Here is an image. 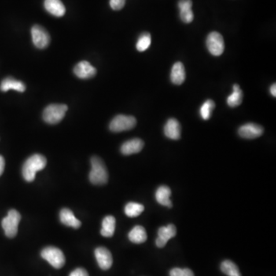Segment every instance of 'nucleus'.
<instances>
[{"label":"nucleus","instance_id":"1","mask_svg":"<svg viewBox=\"0 0 276 276\" xmlns=\"http://www.w3.org/2000/svg\"><path fill=\"white\" fill-rule=\"evenodd\" d=\"M47 164V160L43 155L36 154L29 157L23 166V176L27 182H32L35 180L38 171L43 170Z\"/></svg>","mask_w":276,"mask_h":276},{"label":"nucleus","instance_id":"2","mask_svg":"<svg viewBox=\"0 0 276 276\" xmlns=\"http://www.w3.org/2000/svg\"><path fill=\"white\" fill-rule=\"evenodd\" d=\"M92 170L89 174V180L94 185H104L108 181V173L106 166L98 156H92L91 159Z\"/></svg>","mask_w":276,"mask_h":276},{"label":"nucleus","instance_id":"3","mask_svg":"<svg viewBox=\"0 0 276 276\" xmlns=\"http://www.w3.org/2000/svg\"><path fill=\"white\" fill-rule=\"evenodd\" d=\"M68 111L66 104H52L43 111V120L49 124H56L62 120Z\"/></svg>","mask_w":276,"mask_h":276},{"label":"nucleus","instance_id":"4","mask_svg":"<svg viewBox=\"0 0 276 276\" xmlns=\"http://www.w3.org/2000/svg\"><path fill=\"white\" fill-rule=\"evenodd\" d=\"M21 220V215L17 210H11L6 217L2 221V226L5 231V236L9 238H14L17 235L18 227Z\"/></svg>","mask_w":276,"mask_h":276},{"label":"nucleus","instance_id":"5","mask_svg":"<svg viewBox=\"0 0 276 276\" xmlns=\"http://www.w3.org/2000/svg\"><path fill=\"white\" fill-rule=\"evenodd\" d=\"M137 124V120L133 116L119 115L113 118L110 123L109 128L112 132H122L134 128Z\"/></svg>","mask_w":276,"mask_h":276},{"label":"nucleus","instance_id":"6","mask_svg":"<svg viewBox=\"0 0 276 276\" xmlns=\"http://www.w3.org/2000/svg\"><path fill=\"white\" fill-rule=\"evenodd\" d=\"M41 256L56 269H61L65 263L64 253L56 247L49 246L44 248L41 252Z\"/></svg>","mask_w":276,"mask_h":276},{"label":"nucleus","instance_id":"7","mask_svg":"<svg viewBox=\"0 0 276 276\" xmlns=\"http://www.w3.org/2000/svg\"><path fill=\"white\" fill-rule=\"evenodd\" d=\"M207 46L210 54L214 56H221L225 50L224 39L217 31H212L207 36Z\"/></svg>","mask_w":276,"mask_h":276},{"label":"nucleus","instance_id":"8","mask_svg":"<svg viewBox=\"0 0 276 276\" xmlns=\"http://www.w3.org/2000/svg\"><path fill=\"white\" fill-rule=\"evenodd\" d=\"M31 38L35 47L44 49L49 46L51 37L47 30L39 25H35L31 30Z\"/></svg>","mask_w":276,"mask_h":276},{"label":"nucleus","instance_id":"9","mask_svg":"<svg viewBox=\"0 0 276 276\" xmlns=\"http://www.w3.org/2000/svg\"><path fill=\"white\" fill-rule=\"evenodd\" d=\"M263 132V127L254 123H245L241 126L238 130L240 137L245 139H255L262 136Z\"/></svg>","mask_w":276,"mask_h":276},{"label":"nucleus","instance_id":"10","mask_svg":"<svg viewBox=\"0 0 276 276\" xmlns=\"http://www.w3.org/2000/svg\"><path fill=\"white\" fill-rule=\"evenodd\" d=\"M177 235V228L174 225L170 224L167 226L160 227L158 230V237L156 240V245L158 248H163L167 245L170 239L174 238Z\"/></svg>","mask_w":276,"mask_h":276},{"label":"nucleus","instance_id":"11","mask_svg":"<svg viewBox=\"0 0 276 276\" xmlns=\"http://www.w3.org/2000/svg\"><path fill=\"white\" fill-rule=\"evenodd\" d=\"M98 266L103 270H108L113 264V258L111 252L104 247H98L94 251Z\"/></svg>","mask_w":276,"mask_h":276},{"label":"nucleus","instance_id":"12","mask_svg":"<svg viewBox=\"0 0 276 276\" xmlns=\"http://www.w3.org/2000/svg\"><path fill=\"white\" fill-rule=\"evenodd\" d=\"M74 73L81 79H89L95 76L97 70L89 61H82L75 65Z\"/></svg>","mask_w":276,"mask_h":276},{"label":"nucleus","instance_id":"13","mask_svg":"<svg viewBox=\"0 0 276 276\" xmlns=\"http://www.w3.org/2000/svg\"><path fill=\"white\" fill-rule=\"evenodd\" d=\"M164 134L170 139L177 141L181 137V126L175 118H170L164 126Z\"/></svg>","mask_w":276,"mask_h":276},{"label":"nucleus","instance_id":"14","mask_svg":"<svg viewBox=\"0 0 276 276\" xmlns=\"http://www.w3.org/2000/svg\"><path fill=\"white\" fill-rule=\"evenodd\" d=\"M144 146V141L139 138L129 140L122 144L121 151L123 155H131L139 153Z\"/></svg>","mask_w":276,"mask_h":276},{"label":"nucleus","instance_id":"15","mask_svg":"<svg viewBox=\"0 0 276 276\" xmlns=\"http://www.w3.org/2000/svg\"><path fill=\"white\" fill-rule=\"evenodd\" d=\"M44 6L49 13L56 17H61L66 11L61 0H45Z\"/></svg>","mask_w":276,"mask_h":276},{"label":"nucleus","instance_id":"16","mask_svg":"<svg viewBox=\"0 0 276 276\" xmlns=\"http://www.w3.org/2000/svg\"><path fill=\"white\" fill-rule=\"evenodd\" d=\"M186 79V71L184 64L181 61L176 62L173 65L170 73V80L176 85H181Z\"/></svg>","mask_w":276,"mask_h":276},{"label":"nucleus","instance_id":"17","mask_svg":"<svg viewBox=\"0 0 276 276\" xmlns=\"http://www.w3.org/2000/svg\"><path fill=\"white\" fill-rule=\"evenodd\" d=\"M26 85L21 81H18L12 77L4 78L0 85V90L3 92L9 90H15L16 92H23L26 90Z\"/></svg>","mask_w":276,"mask_h":276},{"label":"nucleus","instance_id":"18","mask_svg":"<svg viewBox=\"0 0 276 276\" xmlns=\"http://www.w3.org/2000/svg\"><path fill=\"white\" fill-rule=\"evenodd\" d=\"M60 220L61 223L67 226H71V227L78 229L82 225L80 220H78L73 213L69 209H62L60 212Z\"/></svg>","mask_w":276,"mask_h":276},{"label":"nucleus","instance_id":"19","mask_svg":"<svg viewBox=\"0 0 276 276\" xmlns=\"http://www.w3.org/2000/svg\"><path fill=\"white\" fill-rule=\"evenodd\" d=\"M171 196V190L167 186H161L156 189V200L157 203H160V205L171 208L173 207L172 201L170 200V197Z\"/></svg>","mask_w":276,"mask_h":276},{"label":"nucleus","instance_id":"20","mask_svg":"<svg viewBox=\"0 0 276 276\" xmlns=\"http://www.w3.org/2000/svg\"><path fill=\"white\" fill-rule=\"evenodd\" d=\"M128 238L130 242L136 243V244H141V243L146 242L148 239L146 230L143 226H136L133 228L132 230L129 233Z\"/></svg>","mask_w":276,"mask_h":276},{"label":"nucleus","instance_id":"21","mask_svg":"<svg viewBox=\"0 0 276 276\" xmlns=\"http://www.w3.org/2000/svg\"><path fill=\"white\" fill-rule=\"evenodd\" d=\"M116 220L112 215H107L102 221V229L101 230V235L104 237H111L113 236L115 231Z\"/></svg>","mask_w":276,"mask_h":276},{"label":"nucleus","instance_id":"22","mask_svg":"<svg viewBox=\"0 0 276 276\" xmlns=\"http://www.w3.org/2000/svg\"><path fill=\"white\" fill-rule=\"evenodd\" d=\"M243 92L240 89L239 85H233V92L229 97H227V104L231 108H236L239 106L243 102Z\"/></svg>","mask_w":276,"mask_h":276},{"label":"nucleus","instance_id":"23","mask_svg":"<svg viewBox=\"0 0 276 276\" xmlns=\"http://www.w3.org/2000/svg\"><path fill=\"white\" fill-rule=\"evenodd\" d=\"M221 270L228 276H242L238 266L230 260H225L221 264Z\"/></svg>","mask_w":276,"mask_h":276},{"label":"nucleus","instance_id":"24","mask_svg":"<svg viewBox=\"0 0 276 276\" xmlns=\"http://www.w3.org/2000/svg\"><path fill=\"white\" fill-rule=\"evenodd\" d=\"M144 210V207L142 204L130 202L126 205L124 212L129 217H137L138 215H141Z\"/></svg>","mask_w":276,"mask_h":276},{"label":"nucleus","instance_id":"25","mask_svg":"<svg viewBox=\"0 0 276 276\" xmlns=\"http://www.w3.org/2000/svg\"><path fill=\"white\" fill-rule=\"evenodd\" d=\"M214 108H215V102L213 100H207L203 103L200 110V116L203 120L210 119Z\"/></svg>","mask_w":276,"mask_h":276},{"label":"nucleus","instance_id":"26","mask_svg":"<svg viewBox=\"0 0 276 276\" xmlns=\"http://www.w3.org/2000/svg\"><path fill=\"white\" fill-rule=\"evenodd\" d=\"M151 45V35L148 32H144L140 35L136 48L139 52L146 51Z\"/></svg>","mask_w":276,"mask_h":276},{"label":"nucleus","instance_id":"27","mask_svg":"<svg viewBox=\"0 0 276 276\" xmlns=\"http://www.w3.org/2000/svg\"><path fill=\"white\" fill-rule=\"evenodd\" d=\"M180 16H181V20L184 23H190L193 22L194 19V14H193L192 9H182L180 10Z\"/></svg>","mask_w":276,"mask_h":276},{"label":"nucleus","instance_id":"28","mask_svg":"<svg viewBox=\"0 0 276 276\" xmlns=\"http://www.w3.org/2000/svg\"><path fill=\"white\" fill-rule=\"evenodd\" d=\"M170 276H194V273L189 269L174 268L170 270Z\"/></svg>","mask_w":276,"mask_h":276},{"label":"nucleus","instance_id":"29","mask_svg":"<svg viewBox=\"0 0 276 276\" xmlns=\"http://www.w3.org/2000/svg\"><path fill=\"white\" fill-rule=\"evenodd\" d=\"M125 2L126 0H110V6L114 10H121L125 5Z\"/></svg>","mask_w":276,"mask_h":276},{"label":"nucleus","instance_id":"30","mask_svg":"<svg viewBox=\"0 0 276 276\" xmlns=\"http://www.w3.org/2000/svg\"><path fill=\"white\" fill-rule=\"evenodd\" d=\"M192 6H193L192 0H180L178 2V7H179L180 10L192 9Z\"/></svg>","mask_w":276,"mask_h":276},{"label":"nucleus","instance_id":"31","mask_svg":"<svg viewBox=\"0 0 276 276\" xmlns=\"http://www.w3.org/2000/svg\"><path fill=\"white\" fill-rule=\"evenodd\" d=\"M69 276H89V275L85 269L78 268V269H76L75 270H74L73 272H71Z\"/></svg>","mask_w":276,"mask_h":276},{"label":"nucleus","instance_id":"32","mask_svg":"<svg viewBox=\"0 0 276 276\" xmlns=\"http://www.w3.org/2000/svg\"><path fill=\"white\" fill-rule=\"evenodd\" d=\"M4 169H5V160L3 156L0 155V176L3 174Z\"/></svg>","mask_w":276,"mask_h":276},{"label":"nucleus","instance_id":"33","mask_svg":"<svg viewBox=\"0 0 276 276\" xmlns=\"http://www.w3.org/2000/svg\"><path fill=\"white\" fill-rule=\"evenodd\" d=\"M270 92H271L272 95L273 97H276V84H273L272 85L271 88H270Z\"/></svg>","mask_w":276,"mask_h":276}]
</instances>
